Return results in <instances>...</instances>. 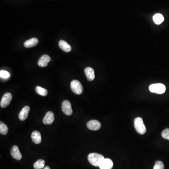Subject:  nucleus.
<instances>
[{
  "instance_id": "nucleus-13",
  "label": "nucleus",
  "mask_w": 169,
  "mask_h": 169,
  "mask_svg": "<svg viewBox=\"0 0 169 169\" xmlns=\"http://www.w3.org/2000/svg\"><path fill=\"white\" fill-rule=\"evenodd\" d=\"M84 73L88 81H93L95 78V71L93 68L91 67H87L84 69Z\"/></svg>"
},
{
  "instance_id": "nucleus-22",
  "label": "nucleus",
  "mask_w": 169,
  "mask_h": 169,
  "mask_svg": "<svg viewBox=\"0 0 169 169\" xmlns=\"http://www.w3.org/2000/svg\"><path fill=\"white\" fill-rule=\"evenodd\" d=\"M162 136L164 139L169 140V129H165L162 132Z\"/></svg>"
},
{
  "instance_id": "nucleus-20",
  "label": "nucleus",
  "mask_w": 169,
  "mask_h": 169,
  "mask_svg": "<svg viewBox=\"0 0 169 169\" xmlns=\"http://www.w3.org/2000/svg\"><path fill=\"white\" fill-rule=\"evenodd\" d=\"M8 132V127L2 121L0 122V133L2 135H6Z\"/></svg>"
},
{
  "instance_id": "nucleus-18",
  "label": "nucleus",
  "mask_w": 169,
  "mask_h": 169,
  "mask_svg": "<svg viewBox=\"0 0 169 169\" xmlns=\"http://www.w3.org/2000/svg\"><path fill=\"white\" fill-rule=\"evenodd\" d=\"M35 91L37 94L41 96H45L48 95V91L45 88H42L39 86H37L35 87Z\"/></svg>"
},
{
  "instance_id": "nucleus-16",
  "label": "nucleus",
  "mask_w": 169,
  "mask_h": 169,
  "mask_svg": "<svg viewBox=\"0 0 169 169\" xmlns=\"http://www.w3.org/2000/svg\"><path fill=\"white\" fill-rule=\"evenodd\" d=\"M59 46L62 50L65 52H69L72 50V47L69 44L63 40H60L59 41Z\"/></svg>"
},
{
  "instance_id": "nucleus-1",
  "label": "nucleus",
  "mask_w": 169,
  "mask_h": 169,
  "mask_svg": "<svg viewBox=\"0 0 169 169\" xmlns=\"http://www.w3.org/2000/svg\"><path fill=\"white\" fill-rule=\"evenodd\" d=\"M104 159L103 155L98 153H91L88 155L89 162L95 167H99Z\"/></svg>"
},
{
  "instance_id": "nucleus-17",
  "label": "nucleus",
  "mask_w": 169,
  "mask_h": 169,
  "mask_svg": "<svg viewBox=\"0 0 169 169\" xmlns=\"http://www.w3.org/2000/svg\"><path fill=\"white\" fill-rule=\"evenodd\" d=\"M153 21L156 24H160L162 23L165 19L162 14L158 13V14H155L153 16Z\"/></svg>"
},
{
  "instance_id": "nucleus-7",
  "label": "nucleus",
  "mask_w": 169,
  "mask_h": 169,
  "mask_svg": "<svg viewBox=\"0 0 169 169\" xmlns=\"http://www.w3.org/2000/svg\"><path fill=\"white\" fill-rule=\"evenodd\" d=\"M87 127L89 129L93 131H97L101 128V124L96 120L89 121L87 124Z\"/></svg>"
},
{
  "instance_id": "nucleus-4",
  "label": "nucleus",
  "mask_w": 169,
  "mask_h": 169,
  "mask_svg": "<svg viewBox=\"0 0 169 169\" xmlns=\"http://www.w3.org/2000/svg\"><path fill=\"white\" fill-rule=\"evenodd\" d=\"M71 88L73 93L78 95L82 94L83 91L82 85L77 80H73L71 82Z\"/></svg>"
},
{
  "instance_id": "nucleus-8",
  "label": "nucleus",
  "mask_w": 169,
  "mask_h": 169,
  "mask_svg": "<svg viewBox=\"0 0 169 169\" xmlns=\"http://www.w3.org/2000/svg\"><path fill=\"white\" fill-rule=\"evenodd\" d=\"M51 60L50 57L47 54H44L42 56L38 61V64L41 67H45L48 66V63Z\"/></svg>"
},
{
  "instance_id": "nucleus-24",
  "label": "nucleus",
  "mask_w": 169,
  "mask_h": 169,
  "mask_svg": "<svg viewBox=\"0 0 169 169\" xmlns=\"http://www.w3.org/2000/svg\"><path fill=\"white\" fill-rule=\"evenodd\" d=\"M50 169V167L48 166H45V167H44L43 169Z\"/></svg>"
},
{
  "instance_id": "nucleus-19",
  "label": "nucleus",
  "mask_w": 169,
  "mask_h": 169,
  "mask_svg": "<svg viewBox=\"0 0 169 169\" xmlns=\"http://www.w3.org/2000/svg\"><path fill=\"white\" fill-rule=\"evenodd\" d=\"M45 165V162L42 159H39L35 163L34 165V169H42L44 168Z\"/></svg>"
},
{
  "instance_id": "nucleus-11",
  "label": "nucleus",
  "mask_w": 169,
  "mask_h": 169,
  "mask_svg": "<svg viewBox=\"0 0 169 169\" xmlns=\"http://www.w3.org/2000/svg\"><path fill=\"white\" fill-rule=\"evenodd\" d=\"M113 166V163L111 159L105 158L99 166V168L100 169H112Z\"/></svg>"
},
{
  "instance_id": "nucleus-15",
  "label": "nucleus",
  "mask_w": 169,
  "mask_h": 169,
  "mask_svg": "<svg viewBox=\"0 0 169 169\" xmlns=\"http://www.w3.org/2000/svg\"><path fill=\"white\" fill-rule=\"evenodd\" d=\"M32 139L33 142L36 144H40L42 142L41 133L37 131H34L31 135Z\"/></svg>"
},
{
  "instance_id": "nucleus-14",
  "label": "nucleus",
  "mask_w": 169,
  "mask_h": 169,
  "mask_svg": "<svg viewBox=\"0 0 169 169\" xmlns=\"http://www.w3.org/2000/svg\"><path fill=\"white\" fill-rule=\"evenodd\" d=\"M38 43L39 40L38 39L33 38L24 42V46L26 48H30L36 46Z\"/></svg>"
},
{
  "instance_id": "nucleus-10",
  "label": "nucleus",
  "mask_w": 169,
  "mask_h": 169,
  "mask_svg": "<svg viewBox=\"0 0 169 169\" xmlns=\"http://www.w3.org/2000/svg\"><path fill=\"white\" fill-rule=\"evenodd\" d=\"M54 120V114L51 111L47 113L43 119V123L45 125H51Z\"/></svg>"
},
{
  "instance_id": "nucleus-9",
  "label": "nucleus",
  "mask_w": 169,
  "mask_h": 169,
  "mask_svg": "<svg viewBox=\"0 0 169 169\" xmlns=\"http://www.w3.org/2000/svg\"><path fill=\"white\" fill-rule=\"evenodd\" d=\"M11 155L15 159L20 160L22 159V155L20 152L19 148L17 146H13L11 150Z\"/></svg>"
},
{
  "instance_id": "nucleus-6",
  "label": "nucleus",
  "mask_w": 169,
  "mask_h": 169,
  "mask_svg": "<svg viewBox=\"0 0 169 169\" xmlns=\"http://www.w3.org/2000/svg\"><path fill=\"white\" fill-rule=\"evenodd\" d=\"M12 98V96L11 93H7L5 94L4 96H2L0 103V105L1 108H6V107L8 106L9 103H11Z\"/></svg>"
},
{
  "instance_id": "nucleus-3",
  "label": "nucleus",
  "mask_w": 169,
  "mask_h": 169,
  "mask_svg": "<svg viewBox=\"0 0 169 169\" xmlns=\"http://www.w3.org/2000/svg\"><path fill=\"white\" fill-rule=\"evenodd\" d=\"M149 90L152 93L163 94L165 92L166 87L163 84H154L149 87Z\"/></svg>"
},
{
  "instance_id": "nucleus-5",
  "label": "nucleus",
  "mask_w": 169,
  "mask_h": 169,
  "mask_svg": "<svg viewBox=\"0 0 169 169\" xmlns=\"http://www.w3.org/2000/svg\"><path fill=\"white\" fill-rule=\"evenodd\" d=\"M62 109L63 112L67 116H70L72 115L73 112L72 110L71 102L68 100H65L62 102Z\"/></svg>"
},
{
  "instance_id": "nucleus-21",
  "label": "nucleus",
  "mask_w": 169,
  "mask_h": 169,
  "mask_svg": "<svg viewBox=\"0 0 169 169\" xmlns=\"http://www.w3.org/2000/svg\"><path fill=\"white\" fill-rule=\"evenodd\" d=\"M165 166L162 162L160 161H157L155 163L153 169H164Z\"/></svg>"
},
{
  "instance_id": "nucleus-2",
  "label": "nucleus",
  "mask_w": 169,
  "mask_h": 169,
  "mask_svg": "<svg viewBox=\"0 0 169 169\" xmlns=\"http://www.w3.org/2000/svg\"><path fill=\"white\" fill-rule=\"evenodd\" d=\"M135 128L138 133L143 135L146 132V128L144 124L143 118L140 117H136L134 121Z\"/></svg>"
},
{
  "instance_id": "nucleus-23",
  "label": "nucleus",
  "mask_w": 169,
  "mask_h": 169,
  "mask_svg": "<svg viewBox=\"0 0 169 169\" xmlns=\"http://www.w3.org/2000/svg\"><path fill=\"white\" fill-rule=\"evenodd\" d=\"M0 77L3 79H8L10 77V74L6 71H1L0 72Z\"/></svg>"
},
{
  "instance_id": "nucleus-12",
  "label": "nucleus",
  "mask_w": 169,
  "mask_h": 169,
  "mask_svg": "<svg viewBox=\"0 0 169 169\" xmlns=\"http://www.w3.org/2000/svg\"><path fill=\"white\" fill-rule=\"evenodd\" d=\"M30 108L28 106H24L19 114V118L21 121H24L27 118Z\"/></svg>"
}]
</instances>
